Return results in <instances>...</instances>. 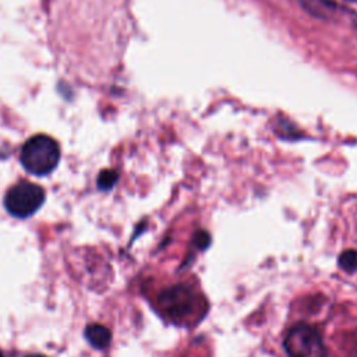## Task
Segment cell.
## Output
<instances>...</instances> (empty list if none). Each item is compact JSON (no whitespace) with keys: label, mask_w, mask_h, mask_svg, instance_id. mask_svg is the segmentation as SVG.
Returning a JSON list of instances; mask_svg holds the SVG:
<instances>
[{"label":"cell","mask_w":357,"mask_h":357,"mask_svg":"<svg viewBox=\"0 0 357 357\" xmlns=\"http://www.w3.org/2000/svg\"><path fill=\"white\" fill-rule=\"evenodd\" d=\"M20 160L25 170L35 176L49 174L60 160L59 144L49 135L38 134L22 145Z\"/></svg>","instance_id":"cell-1"},{"label":"cell","mask_w":357,"mask_h":357,"mask_svg":"<svg viewBox=\"0 0 357 357\" xmlns=\"http://www.w3.org/2000/svg\"><path fill=\"white\" fill-rule=\"evenodd\" d=\"M283 346L290 357H326V347L319 332L307 324L290 328Z\"/></svg>","instance_id":"cell-2"},{"label":"cell","mask_w":357,"mask_h":357,"mask_svg":"<svg viewBox=\"0 0 357 357\" xmlns=\"http://www.w3.org/2000/svg\"><path fill=\"white\" fill-rule=\"evenodd\" d=\"M43 201L45 191L42 187L29 181H21L8 188L4 197V206L15 218H28L40 208Z\"/></svg>","instance_id":"cell-3"},{"label":"cell","mask_w":357,"mask_h":357,"mask_svg":"<svg viewBox=\"0 0 357 357\" xmlns=\"http://www.w3.org/2000/svg\"><path fill=\"white\" fill-rule=\"evenodd\" d=\"M158 304L166 317L180 321L188 318L195 311L197 296L190 287L174 284L159 294Z\"/></svg>","instance_id":"cell-4"},{"label":"cell","mask_w":357,"mask_h":357,"mask_svg":"<svg viewBox=\"0 0 357 357\" xmlns=\"http://www.w3.org/2000/svg\"><path fill=\"white\" fill-rule=\"evenodd\" d=\"M85 337L89 342V344H92L95 349H106L110 344L112 335L107 328L99 324H92L86 326Z\"/></svg>","instance_id":"cell-5"},{"label":"cell","mask_w":357,"mask_h":357,"mask_svg":"<svg viewBox=\"0 0 357 357\" xmlns=\"http://www.w3.org/2000/svg\"><path fill=\"white\" fill-rule=\"evenodd\" d=\"M339 266L346 272L357 271V250H346L339 255Z\"/></svg>","instance_id":"cell-6"},{"label":"cell","mask_w":357,"mask_h":357,"mask_svg":"<svg viewBox=\"0 0 357 357\" xmlns=\"http://www.w3.org/2000/svg\"><path fill=\"white\" fill-rule=\"evenodd\" d=\"M119 176L113 170H103L98 177V187L102 190H109L114 185Z\"/></svg>","instance_id":"cell-7"},{"label":"cell","mask_w":357,"mask_h":357,"mask_svg":"<svg viewBox=\"0 0 357 357\" xmlns=\"http://www.w3.org/2000/svg\"><path fill=\"white\" fill-rule=\"evenodd\" d=\"M195 243L199 245V248H205L209 244V234L205 231H199L195 236Z\"/></svg>","instance_id":"cell-8"},{"label":"cell","mask_w":357,"mask_h":357,"mask_svg":"<svg viewBox=\"0 0 357 357\" xmlns=\"http://www.w3.org/2000/svg\"><path fill=\"white\" fill-rule=\"evenodd\" d=\"M28 357H46V356H42V354H31Z\"/></svg>","instance_id":"cell-9"},{"label":"cell","mask_w":357,"mask_h":357,"mask_svg":"<svg viewBox=\"0 0 357 357\" xmlns=\"http://www.w3.org/2000/svg\"><path fill=\"white\" fill-rule=\"evenodd\" d=\"M0 357H3V354H1V351H0Z\"/></svg>","instance_id":"cell-10"}]
</instances>
